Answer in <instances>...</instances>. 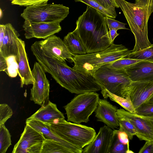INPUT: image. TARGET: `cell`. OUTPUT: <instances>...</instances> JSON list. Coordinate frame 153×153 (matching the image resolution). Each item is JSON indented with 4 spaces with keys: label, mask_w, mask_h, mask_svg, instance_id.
<instances>
[{
    "label": "cell",
    "mask_w": 153,
    "mask_h": 153,
    "mask_svg": "<svg viewBox=\"0 0 153 153\" xmlns=\"http://www.w3.org/2000/svg\"><path fill=\"white\" fill-rule=\"evenodd\" d=\"M134 35L135 45L131 52L146 48L151 45L148 37V22L153 13L148 6H143L125 0H116Z\"/></svg>",
    "instance_id": "obj_2"
},
{
    "label": "cell",
    "mask_w": 153,
    "mask_h": 153,
    "mask_svg": "<svg viewBox=\"0 0 153 153\" xmlns=\"http://www.w3.org/2000/svg\"><path fill=\"white\" fill-rule=\"evenodd\" d=\"M26 124L42 133L45 139L53 140L60 143L70 150L72 153H82L83 149L70 143L55 134L51 130L49 124L35 120L27 119Z\"/></svg>",
    "instance_id": "obj_19"
},
{
    "label": "cell",
    "mask_w": 153,
    "mask_h": 153,
    "mask_svg": "<svg viewBox=\"0 0 153 153\" xmlns=\"http://www.w3.org/2000/svg\"><path fill=\"white\" fill-rule=\"evenodd\" d=\"M101 93L105 99L109 97L121 106L126 110L132 113H136L135 108L130 97L124 98L112 94L106 89L101 90Z\"/></svg>",
    "instance_id": "obj_22"
},
{
    "label": "cell",
    "mask_w": 153,
    "mask_h": 153,
    "mask_svg": "<svg viewBox=\"0 0 153 153\" xmlns=\"http://www.w3.org/2000/svg\"><path fill=\"white\" fill-rule=\"evenodd\" d=\"M105 9L108 10L115 17L117 16L115 8L119 7L116 0H94Z\"/></svg>",
    "instance_id": "obj_32"
},
{
    "label": "cell",
    "mask_w": 153,
    "mask_h": 153,
    "mask_svg": "<svg viewBox=\"0 0 153 153\" xmlns=\"http://www.w3.org/2000/svg\"><path fill=\"white\" fill-rule=\"evenodd\" d=\"M12 4L21 6L39 5L48 4L49 0H10Z\"/></svg>",
    "instance_id": "obj_33"
},
{
    "label": "cell",
    "mask_w": 153,
    "mask_h": 153,
    "mask_svg": "<svg viewBox=\"0 0 153 153\" xmlns=\"http://www.w3.org/2000/svg\"><path fill=\"white\" fill-rule=\"evenodd\" d=\"M5 25L1 24L0 25V45L2 43L5 34Z\"/></svg>",
    "instance_id": "obj_41"
},
{
    "label": "cell",
    "mask_w": 153,
    "mask_h": 153,
    "mask_svg": "<svg viewBox=\"0 0 153 153\" xmlns=\"http://www.w3.org/2000/svg\"><path fill=\"white\" fill-rule=\"evenodd\" d=\"M139 153H153V141L146 142L141 148Z\"/></svg>",
    "instance_id": "obj_36"
},
{
    "label": "cell",
    "mask_w": 153,
    "mask_h": 153,
    "mask_svg": "<svg viewBox=\"0 0 153 153\" xmlns=\"http://www.w3.org/2000/svg\"><path fill=\"white\" fill-rule=\"evenodd\" d=\"M41 50L60 61L65 62L68 59L73 62L72 55L63 40L54 35L44 40L37 41Z\"/></svg>",
    "instance_id": "obj_11"
},
{
    "label": "cell",
    "mask_w": 153,
    "mask_h": 153,
    "mask_svg": "<svg viewBox=\"0 0 153 153\" xmlns=\"http://www.w3.org/2000/svg\"><path fill=\"white\" fill-rule=\"evenodd\" d=\"M31 72L34 82L30 90V100L35 104L44 106L49 101V81L44 69L38 62L34 63Z\"/></svg>",
    "instance_id": "obj_8"
},
{
    "label": "cell",
    "mask_w": 153,
    "mask_h": 153,
    "mask_svg": "<svg viewBox=\"0 0 153 153\" xmlns=\"http://www.w3.org/2000/svg\"><path fill=\"white\" fill-rule=\"evenodd\" d=\"M118 136L120 141L129 147V139L127 134L125 132L119 130Z\"/></svg>",
    "instance_id": "obj_37"
},
{
    "label": "cell",
    "mask_w": 153,
    "mask_h": 153,
    "mask_svg": "<svg viewBox=\"0 0 153 153\" xmlns=\"http://www.w3.org/2000/svg\"><path fill=\"white\" fill-rule=\"evenodd\" d=\"M105 20L108 29H114L117 30L119 29H128L126 27V23L120 22L119 21L107 16H106Z\"/></svg>",
    "instance_id": "obj_35"
},
{
    "label": "cell",
    "mask_w": 153,
    "mask_h": 153,
    "mask_svg": "<svg viewBox=\"0 0 153 153\" xmlns=\"http://www.w3.org/2000/svg\"><path fill=\"white\" fill-rule=\"evenodd\" d=\"M69 13V8L62 4H44L26 7L21 16L30 22H61Z\"/></svg>",
    "instance_id": "obj_7"
},
{
    "label": "cell",
    "mask_w": 153,
    "mask_h": 153,
    "mask_svg": "<svg viewBox=\"0 0 153 153\" xmlns=\"http://www.w3.org/2000/svg\"><path fill=\"white\" fill-rule=\"evenodd\" d=\"M106 16L87 5L86 11L77 20L74 30L85 48L87 53L103 51L112 43L108 33Z\"/></svg>",
    "instance_id": "obj_1"
},
{
    "label": "cell",
    "mask_w": 153,
    "mask_h": 153,
    "mask_svg": "<svg viewBox=\"0 0 153 153\" xmlns=\"http://www.w3.org/2000/svg\"><path fill=\"white\" fill-rule=\"evenodd\" d=\"M135 111L138 114L153 116V103H144L135 108Z\"/></svg>",
    "instance_id": "obj_34"
},
{
    "label": "cell",
    "mask_w": 153,
    "mask_h": 153,
    "mask_svg": "<svg viewBox=\"0 0 153 153\" xmlns=\"http://www.w3.org/2000/svg\"><path fill=\"white\" fill-rule=\"evenodd\" d=\"M4 37L0 45V54L5 58L11 56L16 57L19 52L18 41L19 34L10 23L5 25Z\"/></svg>",
    "instance_id": "obj_18"
},
{
    "label": "cell",
    "mask_w": 153,
    "mask_h": 153,
    "mask_svg": "<svg viewBox=\"0 0 153 153\" xmlns=\"http://www.w3.org/2000/svg\"><path fill=\"white\" fill-rule=\"evenodd\" d=\"M19 52L16 57L17 63L18 74L20 78L21 87L24 85L33 84L34 79L30 69L25 49V44L24 41L19 38Z\"/></svg>",
    "instance_id": "obj_15"
},
{
    "label": "cell",
    "mask_w": 153,
    "mask_h": 153,
    "mask_svg": "<svg viewBox=\"0 0 153 153\" xmlns=\"http://www.w3.org/2000/svg\"><path fill=\"white\" fill-rule=\"evenodd\" d=\"M75 2H81L94 8L101 12L106 16L112 18H115V17L111 13L105 9L94 0H75Z\"/></svg>",
    "instance_id": "obj_30"
},
{
    "label": "cell",
    "mask_w": 153,
    "mask_h": 153,
    "mask_svg": "<svg viewBox=\"0 0 153 153\" xmlns=\"http://www.w3.org/2000/svg\"><path fill=\"white\" fill-rule=\"evenodd\" d=\"M100 99L99 94L95 91L78 94L64 106L67 121L77 124L88 123L96 109Z\"/></svg>",
    "instance_id": "obj_6"
},
{
    "label": "cell",
    "mask_w": 153,
    "mask_h": 153,
    "mask_svg": "<svg viewBox=\"0 0 153 153\" xmlns=\"http://www.w3.org/2000/svg\"><path fill=\"white\" fill-rule=\"evenodd\" d=\"M7 68L6 58L0 54V71L5 72Z\"/></svg>",
    "instance_id": "obj_39"
},
{
    "label": "cell",
    "mask_w": 153,
    "mask_h": 153,
    "mask_svg": "<svg viewBox=\"0 0 153 153\" xmlns=\"http://www.w3.org/2000/svg\"><path fill=\"white\" fill-rule=\"evenodd\" d=\"M115 130L106 125L100 128L98 134L83 149V153H110Z\"/></svg>",
    "instance_id": "obj_12"
},
{
    "label": "cell",
    "mask_w": 153,
    "mask_h": 153,
    "mask_svg": "<svg viewBox=\"0 0 153 153\" xmlns=\"http://www.w3.org/2000/svg\"><path fill=\"white\" fill-rule=\"evenodd\" d=\"M63 41L72 55L87 53L85 48L75 30L69 33L64 37Z\"/></svg>",
    "instance_id": "obj_21"
},
{
    "label": "cell",
    "mask_w": 153,
    "mask_h": 153,
    "mask_svg": "<svg viewBox=\"0 0 153 153\" xmlns=\"http://www.w3.org/2000/svg\"><path fill=\"white\" fill-rule=\"evenodd\" d=\"M108 33L112 43H114L115 39L117 36L119 35V34L117 32L116 30L114 29H109Z\"/></svg>",
    "instance_id": "obj_40"
},
{
    "label": "cell",
    "mask_w": 153,
    "mask_h": 153,
    "mask_svg": "<svg viewBox=\"0 0 153 153\" xmlns=\"http://www.w3.org/2000/svg\"><path fill=\"white\" fill-rule=\"evenodd\" d=\"M23 27L25 38L45 39L62 30L60 23L30 22L25 21Z\"/></svg>",
    "instance_id": "obj_13"
},
{
    "label": "cell",
    "mask_w": 153,
    "mask_h": 153,
    "mask_svg": "<svg viewBox=\"0 0 153 153\" xmlns=\"http://www.w3.org/2000/svg\"><path fill=\"white\" fill-rule=\"evenodd\" d=\"M134 3L140 6H148L152 8L153 12V0H135Z\"/></svg>",
    "instance_id": "obj_38"
},
{
    "label": "cell",
    "mask_w": 153,
    "mask_h": 153,
    "mask_svg": "<svg viewBox=\"0 0 153 153\" xmlns=\"http://www.w3.org/2000/svg\"><path fill=\"white\" fill-rule=\"evenodd\" d=\"M13 111L11 108L5 103L0 105V126L4 124L12 116Z\"/></svg>",
    "instance_id": "obj_31"
},
{
    "label": "cell",
    "mask_w": 153,
    "mask_h": 153,
    "mask_svg": "<svg viewBox=\"0 0 153 153\" xmlns=\"http://www.w3.org/2000/svg\"><path fill=\"white\" fill-rule=\"evenodd\" d=\"M117 108L105 99H100L95 112L98 121L102 122L113 129L119 127Z\"/></svg>",
    "instance_id": "obj_14"
},
{
    "label": "cell",
    "mask_w": 153,
    "mask_h": 153,
    "mask_svg": "<svg viewBox=\"0 0 153 153\" xmlns=\"http://www.w3.org/2000/svg\"><path fill=\"white\" fill-rule=\"evenodd\" d=\"M72 153L71 151L60 143L53 140L45 139L41 153Z\"/></svg>",
    "instance_id": "obj_23"
},
{
    "label": "cell",
    "mask_w": 153,
    "mask_h": 153,
    "mask_svg": "<svg viewBox=\"0 0 153 153\" xmlns=\"http://www.w3.org/2000/svg\"><path fill=\"white\" fill-rule=\"evenodd\" d=\"M141 60L123 57L106 64L109 68L115 69H124L126 67Z\"/></svg>",
    "instance_id": "obj_28"
},
{
    "label": "cell",
    "mask_w": 153,
    "mask_h": 153,
    "mask_svg": "<svg viewBox=\"0 0 153 153\" xmlns=\"http://www.w3.org/2000/svg\"><path fill=\"white\" fill-rule=\"evenodd\" d=\"M65 119L63 114L57 108L56 104L50 100L27 119L35 120L50 124L58 120Z\"/></svg>",
    "instance_id": "obj_20"
},
{
    "label": "cell",
    "mask_w": 153,
    "mask_h": 153,
    "mask_svg": "<svg viewBox=\"0 0 153 153\" xmlns=\"http://www.w3.org/2000/svg\"><path fill=\"white\" fill-rule=\"evenodd\" d=\"M131 52L125 46L113 43L101 51L73 55L72 68L85 75L92 76L102 66L123 58Z\"/></svg>",
    "instance_id": "obj_3"
},
{
    "label": "cell",
    "mask_w": 153,
    "mask_h": 153,
    "mask_svg": "<svg viewBox=\"0 0 153 153\" xmlns=\"http://www.w3.org/2000/svg\"><path fill=\"white\" fill-rule=\"evenodd\" d=\"M114 130L115 134L110 153H134L127 145L120 141L118 136L119 130Z\"/></svg>",
    "instance_id": "obj_27"
},
{
    "label": "cell",
    "mask_w": 153,
    "mask_h": 153,
    "mask_svg": "<svg viewBox=\"0 0 153 153\" xmlns=\"http://www.w3.org/2000/svg\"><path fill=\"white\" fill-rule=\"evenodd\" d=\"M7 68L6 73L10 77H16L18 74V66L16 56H12L6 58Z\"/></svg>",
    "instance_id": "obj_29"
},
{
    "label": "cell",
    "mask_w": 153,
    "mask_h": 153,
    "mask_svg": "<svg viewBox=\"0 0 153 153\" xmlns=\"http://www.w3.org/2000/svg\"><path fill=\"white\" fill-rule=\"evenodd\" d=\"M92 76L101 88L124 98L130 96V85L132 82L124 69H115L104 65Z\"/></svg>",
    "instance_id": "obj_4"
},
{
    "label": "cell",
    "mask_w": 153,
    "mask_h": 153,
    "mask_svg": "<svg viewBox=\"0 0 153 153\" xmlns=\"http://www.w3.org/2000/svg\"><path fill=\"white\" fill-rule=\"evenodd\" d=\"M125 58L153 62V44L149 47L133 52H131Z\"/></svg>",
    "instance_id": "obj_24"
},
{
    "label": "cell",
    "mask_w": 153,
    "mask_h": 153,
    "mask_svg": "<svg viewBox=\"0 0 153 153\" xmlns=\"http://www.w3.org/2000/svg\"><path fill=\"white\" fill-rule=\"evenodd\" d=\"M118 117L125 118L134 126L137 131L136 136L141 140L153 141V116L131 113L125 109H117Z\"/></svg>",
    "instance_id": "obj_10"
},
{
    "label": "cell",
    "mask_w": 153,
    "mask_h": 153,
    "mask_svg": "<svg viewBox=\"0 0 153 153\" xmlns=\"http://www.w3.org/2000/svg\"><path fill=\"white\" fill-rule=\"evenodd\" d=\"M118 117L119 128V130L125 132L129 140H132L134 136H136L137 131L133 124L128 119Z\"/></svg>",
    "instance_id": "obj_25"
},
{
    "label": "cell",
    "mask_w": 153,
    "mask_h": 153,
    "mask_svg": "<svg viewBox=\"0 0 153 153\" xmlns=\"http://www.w3.org/2000/svg\"><path fill=\"white\" fill-rule=\"evenodd\" d=\"M153 103V94L151 97L144 103Z\"/></svg>",
    "instance_id": "obj_42"
},
{
    "label": "cell",
    "mask_w": 153,
    "mask_h": 153,
    "mask_svg": "<svg viewBox=\"0 0 153 153\" xmlns=\"http://www.w3.org/2000/svg\"><path fill=\"white\" fill-rule=\"evenodd\" d=\"M56 135L70 143L83 149L91 143L97 134L93 128L59 119L49 124Z\"/></svg>",
    "instance_id": "obj_5"
},
{
    "label": "cell",
    "mask_w": 153,
    "mask_h": 153,
    "mask_svg": "<svg viewBox=\"0 0 153 153\" xmlns=\"http://www.w3.org/2000/svg\"><path fill=\"white\" fill-rule=\"evenodd\" d=\"M153 94V81L132 82L130 96L135 108L144 103Z\"/></svg>",
    "instance_id": "obj_17"
},
{
    "label": "cell",
    "mask_w": 153,
    "mask_h": 153,
    "mask_svg": "<svg viewBox=\"0 0 153 153\" xmlns=\"http://www.w3.org/2000/svg\"><path fill=\"white\" fill-rule=\"evenodd\" d=\"M11 136L5 125L0 126V153H5L11 145Z\"/></svg>",
    "instance_id": "obj_26"
},
{
    "label": "cell",
    "mask_w": 153,
    "mask_h": 153,
    "mask_svg": "<svg viewBox=\"0 0 153 153\" xmlns=\"http://www.w3.org/2000/svg\"><path fill=\"white\" fill-rule=\"evenodd\" d=\"M42 133L26 124L20 139L14 145L12 153H41L45 140Z\"/></svg>",
    "instance_id": "obj_9"
},
{
    "label": "cell",
    "mask_w": 153,
    "mask_h": 153,
    "mask_svg": "<svg viewBox=\"0 0 153 153\" xmlns=\"http://www.w3.org/2000/svg\"><path fill=\"white\" fill-rule=\"evenodd\" d=\"M132 82L153 81V62L141 60L124 69Z\"/></svg>",
    "instance_id": "obj_16"
}]
</instances>
